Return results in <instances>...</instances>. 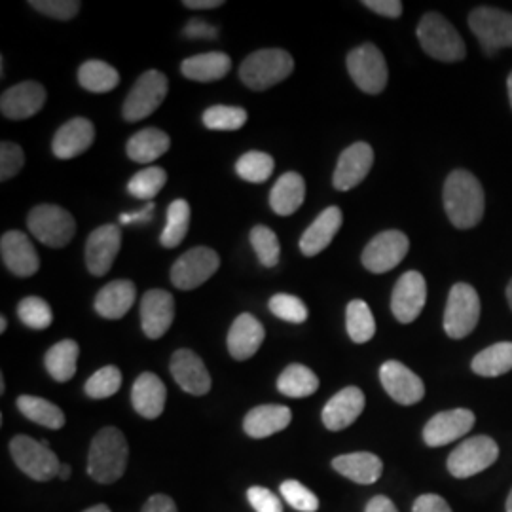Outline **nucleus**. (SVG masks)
Instances as JSON below:
<instances>
[{"label": "nucleus", "mask_w": 512, "mask_h": 512, "mask_svg": "<svg viewBox=\"0 0 512 512\" xmlns=\"http://www.w3.org/2000/svg\"><path fill=\"white\" fill-rule=\"evenodd\" d=\"M444 209L459 230L475 228L484 217V190L473 173L458 169L444 183Z\"/></svg>", "instance_id": "nucleus-1"}, {"label": "nucleus", "mask_w": 512, "mask_h": 512, "mask_svg": "<svg viewBox=\"0 0 512 512\" xmlns=\"http://www.w3.org/2000/svg\"><path fill=\"white\" fill-rule=\"evenodd\" d=\"M128 458V440L124 433L116 427H105L93 437L88 473L99 484H112L126 473Z\"/></svg>", "instance_id": "nucleus-2"}, {"label": "nucleus", "mask_w": 512, "mask_h": 512, "mask_svg": "<svg viewBox=\"0 0 512 512\" xmlns=\"http://www.w3.org/2000/svg\"><path fill=\"white\" fill-rule=\"evenodd\" d=\"M293 71V55L279 48H268L258 50L241 63L239 78L247 88L262 92L289 78Z\"/></svg>", "instance_id": "nucleus-3"}, {"label": "nucleus", "mask_w": 512, "mask_h": 512, "mask_svg": "<svg viewBox=\"0 0 512 512\" xmlns=\"http://www.w3.org/2000/svg\"><path fill=\"white\" fill-rule=\"evenodd\" d=\"M418 38L425 54L444 63L461 61L467 55L465 42L456 27L437 12H429L421 18Z\"/></svg>", "instance_id": "nucleus-4"}, {"label": "nucleus", "mask_w": 512, "mask_h": 512, "mask_svg": "<svg viewBox=\"0 0 512 512\" xmlns=\"http://www.w3.org/2000/svg\"><path fill=\"white\" fill-rule=\"evenodd\" d=\"M27 226L40 243L52 249H61L69 245L76 232L73 215L67 209L50 203L35 207L27 217Z\"/></svg>", "instance_id": "nucleus-5"}, {"label": "nucleus", "mask_w": 512, "mask_h": 512, "mask_svg": "<svg viewBox=\"0 0 512 512\" xmlns=\"http://www.w3.org/2000/svg\"><path fill=\"white\" fill-rule=\"evenodd\" d=\"M10 454L16 461L19 471L31 476L33 480L46 482L59 475L61 463L55 456L54 450H50L48 440L38 442L27 435H18L10 442Z\"/></svg>", "instance_id": "nucleus-6"}, {"label": "nucleus", "mask_w": 512, "mask_h": 512, "mask_svg": "<svg viewBox=\"0 0 512 512\" xmlns=\"http://www.w3.org/2000/svg\"><path fill=\"white\" fill-rule=\"evenodd\" d=\"M480 319V296L475 287L467 283H456L448 294L444 311V330L450 338L461 340L469 336Z\"/></svg>", "instance_id": "nucleus-7"}, {"label": "nucleus", "mask_w": 512, "mask_h": 512, "mask_svg": "<svg viewBox=\"0 0 512 512\" xmlns=\"http://www.w3.org/2000/svg\"><path fill=\"white\" fill-rule=\"evenodd\" d=\"M348 71L359 90L370 95H378L387 86V63L385 57L374 44H363L348 55Z\"/></svg>", "instance_id": "nucleus-8"}, {"label": "nucleus", "mask_w": 512, "mask_h": 512, "mask_svg": "<svg viewBox=\"0 0 512 512\" xmlns=\"http://www.w3.org/2000/svg\"><path fill=\"white\" fill-rule=\"evenodd\" d=\"M469 27L480 40L486 54L512 48V14L499 8H476L469 14Z\"/></svg>", "instance_id": "nucleus-9"}, {"label": "nucleus", "mask_w": 512, "mask_h": 512, "mask_svg": "<svg viewBox=\"0 0 512 512\" xmlns=\"http://www.w3.org/2000/svg\"><path fill=\"white\" fill-rule=\"evenodd\" d=\"M499 458V446L490 437H473L461 442L448 458V471L456 478H471L488 467H492Z\"/></svg>", "instance_id": "nucleus-10"}, {"label": "nucleus", "mask_w": 512, "mask_h": 512, "mask_svg": "<svg viewBox=\"0 0 512 512\" xmlns=\"http://www.w3.org/2000/svg\"><path fill=\"white\" fill-rule=\"evenodd\" d=\"M220 258L209 247H194L186 251L171 268V283L181 291L202 287L219 270Z\"/></svg>", "instance_id": "nucleus-11"}, {"label": "nucleus", "mask_w": 512, "mask_h": 512, "mask_svg": "<svg viewBox=\"0 0 512 512\" xmlns=\"http://www.w3.org/2000/svg\"><path fill=\"white\" fill-rule=\"evenodd\" d=\"M167 78L160 71H147L139 76L124 103V118L128 122H141L154 110L160 109L167 95Z\"/></svg>", "instance_id": "nucleus-12"}, {"label": "nucleus", "mask_w": 512, "mask_h": 512, "mask_svg": "<svg viewBox=\"0 0 512 512\" xmlns=\"http://www.w3.org/2000/svg\"><path fill=\"white\" fill-rule=\"evenodd\" d=\"M410 241L399 230H387L372 239L363 251V266L372 274H385L397 268L408 255Z\"/></svg>", "instance_id": "nucleus-13"}, {"label": "nucleus", "mask_w": 512, "mask_h": 512, "mask_svg": "<svg viewBox=\"0 0 512 512\" xmlns=\"http://www.w3.org/2000/svg\"><path fill=\"white\" fill-rule=\"evenodd\" d=\"M475 427V414L467 408L446 410L433 416L423 427V440L431 448L446 446L454 440L465 437Z\"/></svg>", "instance_id": "nucleus-14"}, {"label": "nucleus", "mask_w": 512, "mask_h": 512, "mask_svg": "<svg viewBox=\"0 0 512 512\" xmlns=\"http://www.w3.org/2000/svg\"><path fill=\"white\" fill-rule=\"evenodd\" d=\"M427 302V283L420 272H406L397 281L391 296V311L404 325L416 321Z\"/></svg>", "instance_id": "nucleus-15"}, {"label": "nucleus", "mask_w": 512, "mask_h": 512, "mask_svg": "<svg viewBox=\"0 0 512 512\" xmlns=\"http://www.w3.org/2000/svg\"><path fill=\"white\" fill-rule=\"evenodd\" d=\"M122 245V232L118 224H103L93 230L86 243V266L90 274L103 277L110 272Z\"/></svg>", "instance_id": "nucleus-16"}, {"label": "nucleus", "mask_w": 512, "mask_h": 512, "mask_svg": "<svg viewBox=\"0 0 512 512\" xmlns=\"http://www.w3.org/2000/svg\"><path fill=\"white\" fill-rule=\"evenodd\" d=\"M380 380L384 385L387 395L395 403L403 406H412L420 403L425 395V385L421 382L420 376L414 374L408 366L399 361H387L380 368Z\"/></svg>", "instance_id": "nucleus-17"}, {"label": "nucleus", "mask_w": 512, "mask_h": 512, "mask_svg": "<svg viewBox=\"0 0 512 512\" xmlns=\"http://www.w3.org/2000/svg\"><path fill=\"white\" fill-rule=\"evenodd\" d=\"M374 165V150L368 143H355L340 154L332 184L336 190L348 192L363 183Z\"/></svg>", "instance_id": "nucleus-18"}, {"label": "nucleus", "mask_w": 512, "mask_h": 512, "mask_svg": "<svg viewBox=\"0 0 512 512\" xmlns=\"http://www.w3.org/2000/svg\"><path fill=\"white\" fill-rule=\"evenodd\" d=\"M0 255H2L4 266L18 277H31L37 274L40 268V258L33 241L18 230L6 232L2 236Z\"/></svg>", "instance_id": "nucleus-19"}, {"label": "nucleus", "mask_w": 512, "mask_h": 512, "mask_svg": "<svg viewBox=\"0 0 512 512\" xmlns=\"http://www.w3.org/2000/svg\"><path fill=\"white\" fill-rule=\"evenodd\" d=\"M46 103V90L38 82H21L0 97V110L8 120H27Z\"/></svg>", "instance_id": "nucleus-20"}, {"label": "nucleus", "mask_w": 512, "mask_h": 512, "mask_svg": "<svg viewBox=\"0 0 512 512\" xmlns=\"http://www.w3.org/2000/svg\"><path fill=\"white\" fill-rule=\"evenodd\" d=\"M171 376L175 382L181 385V389L190 395H207L211 391V376L203 365L202 359L190 351V349H179L171 357Z\"/></svg>", "instance_id": "nucleus-21"}, {"label": "nucleus", "mask_w": 512, "mask_h": 512, "mask_svg": "<svg viewBox=\"0 0 512 512\" xmlns=\"http://www.w3.org/2000/svg\"><path fill=\"white\" fill-rule=\"evenodd\" d=\"M175 319V298L162 289L148 291L141 300L143 330L150 340L162 338Z\"/></svg>", "instance_id": "nucleus-22"}, {"label": "nucleus", "mask_w": 512, "mask_h": 512, "mask_svg": "<svg viewBox=\"0 0 512 512\" xmlns=\"http://www.w3.org/2000/svg\"><path fill=\"white\" fill-rule=\"evenodd\" d=\"M365 393L359 387L338 391L323 408V423L329 431H342L357 420L365 410Z\"/></svg>", "instance_id": "nucleus-23"}, {"label": "nucleus", "mask_w": 512, "mask_h": 512, "mask_svg": "<svg viewBox=\"0 0 512 512\" xmlns=\"http://www.w3.org/2000/svg\"><path fill=\"white\" fill-rule=\"evenodd\" d=\"M95 128L88 118H73L55 133L52 150L59 160H73L92 147Z\"/></svg>", "instance_id": "nucleus-24"}, {"label": "nucleus", "mask_w": 512, "mask_h": 512, "mask_svg": "<svg viewBox=\"0 0 512 512\" xmlns=\"http://www.w3.org/2000/svg\"><path fill=\"white\" fill-rule=\"evenodd\" d=\"M266 330L251 313H241L228 332V351L236 361H247L262 346Z\"/></svg>", "instance_id": "nucleus-25"}, {"label": "nucleus", "mask_w": 512, "mask_h": 512, "mask_svg": "<svg viewBox=\"0 0 512 512\" xmlns=\"http://www.w3.org/2000/svg\"><path fill=\"white\" fill-rule=\"evenodd\" d=\"M165 399H167V389L156 374L145 372L135 380L131 389V403L135 412L145 420H156L162 416Z\"/></svg>", "instance_id": "nucleus-26"}, {"label": "nucleus", "mask_w": 512, "mask_h": 512, "mask_svg": "<svg viewBox=\"0 0 512 512\" xmlns=\"http://www.w3.org/2000/svg\"><path fill=\"white\" fill-rule=\"evenodd\" d=\"M293 412L281 404H262L253 408L243 421V429L251 439H266L289 427Z\"/></svg>", "instance_id": "nucleus-27"}, {"label": "nucleus", "mask_w": 512, "mask_h": 512, "mask_svg": "<svg viewBox=\"0 0 512 512\" xmlns=\"http://www.w3.org/2000/svg\"><path fill=\"white\" fill-rule=\"evenodd\" d=\"M344 215L338 207H327L317 219L311 222L310 228L300 238V251L304 256L319 255L332 243L338 230L342 228Z\"/></svg>", "instance_id": "nucleus-28"}, {"label": "nucleus", "mask_w": 512, "mask_h": 512, "mask_svg": "<svg viewBox=\"0 0 512 512\" xmlns=\"http://www.w3.org/2000/svg\"><path fill=\"white\" fill-rule=\"evenodd\" d=\"M137 289L128 279L105 285L95 296V311L105 319H122L135 304Z\"/></svg>", "instance_id": "nucleus-29"}, {"label": "nucleus", "mask_w": 512, "mask_h": 512, "mask_svg": "<svg viewBox=\"0 0 512 512\" xmlns=\"http://www.w3.org/2000/svg\"><path fill=\"white\" fill-rule=\"evenodd\" d=\"M306 200V181L298 173H285L270 192V207L281 217L294 215Z\"/></svg>", "instance_id": "nucleus-30"}, {"label": "nucleus", "mask_w": 512, "mask_h": 512, "mask_svg": "<svg viewBox=\"0 0 512 512\" xmlns=\"http://www.w3.org/2000/svg\"><path fill=\"white\" fill-rule=\"evenodd\" d=\"M332 467L342 476L357 484H374L384 473L382 459L370 452H355L346 454L332 461Z\"/></svg>", "instance_id": "nucleus-31"}, {"label": "nucleus", "mask_w": 512, "mask_h": 512, "mask_svg": "<svg viewBox=\"0 0 512 512\" xmlns=\"http://www.w3.org/2000/svg\"><path fill=\"white\" fill-rule=\"evenodd\" d=\"M232 69L230 55L222 52H209V54L194 55L184 59L181 71L188 80L194 82H217L224 78Z\"/></svg>", "instance_id": "nucleus-32"}, {"label": "nucleus", "mask_w": 512, "mask_h": 512, "mask_svg": "<svg viewBox=\"0 0 512 512\" xmlns=\"http://www.w3.org/2000/svg\"><path fill=\"white\" fill-rule=\"evenodd\" d=\"M171 147L169 135L162 129L145 128L137 131L128 141L129 160L137 164H152L154 160L162 158Z\"/></svg>", "instance_id": "nucleus-33"}, {"label": "nucleus", "mask_w": 512, "mask_h": 512, "mask_svg": "<svg viewBox=\"0 0 512 512\" xmlns=\"http://www.w3.org/2000/svg\"><path fill=\"white\" fill-rule=\"evenodd\" d=\"M80 348L74 340H61L55 346L48 349L44 357V365L48 374L54 378L55 382H69L73 380L76 374V363H78Z\"/></svg>", "instance_id": "nucleus-34"}, {"label": "nucleus", "mask_w": 512, "mask_h": 512, "mask_svg": "<svg viewBox=\"0 0 512 512\" xmlns=\"http://www.w3.org/2000/svg\"><path fill=\"white\" fill-rule=\"evenodd\" d=\"M473 372L484 378H497L512 370V342H499L480 351L471 363Z\"/></svg>", "instance_id": "nucleus-35"}, {"label": "nucleus", "mask_w": 512, "mask_h": 512, "mask_svg": "<svg viewBox=\"0 0 512 512\" xmlns=\"http://www.w3.org/2000/svg\"><path fill=\"white\" fill-rule=\"evenodd\" d=\"M277 389L291 399H304L310 397L317 389H319V378L315 376V372L310 370L308 366L291 365L287 366L279 380H277Z\"/></svg>", "instance_id": "nucleus-36"}, {"label": "nucleus", "mask_w": 512, "mask_h": 512, "mask_svg": "<svg viewBox=\"0 0 512 512\" xmlns=\"http://www.w3.org/2000/svg\"><path fill=\"white\" fill-rule=\"evenodd\" d=\"M78 82L88 92L107 93L120 84V74L109 63L90 59L78 69Z\"/></svg>", "instance_id": "nucleus-37"}, {"label": "nucleus", "mask_w": 512, "mask_h": 512, "mask_svg": "<svg viewBox=\"0 0 512 512\" xmlns=\"http://www.w3.org/2000/svg\"><path fill=\"white\" fill-rule=\"evenodd\" d=\"M18 408L25 418L35 421V423L42 425V427L61 429L65 425L63 410L59 406H55L54 403L46 401V399L31 397V395H21L18 399Z\"/></svg>", "instance_id": "nucleus-38"}, {"label": "nucleus", "mask_w": 512, "mask_h": 512, "mask_svg": "<svg viewBox=\"0 0 512 512\" xmlns=\"http://www.w3.org/2000/svg\"><path fill=\"white\" fill-rule=\"evenodd\" d=\"M190 228V205L186 200H175L167 209V222L160 236L165 249H175L183 243Z\"/></svg>", "instance_id": "nucleus-39"}, {"label": "nucleus", "mask_w": 512, "mask_h": 512, "mask_svg": "<svg viewBox=\"0 0 512 512\" xmlns=\"http://www.w3.org/2000/svg\"><path fill=\"white\" fill-rule=\"evenodd\" d=\"M346 327L355 344H366L376 334V321L365 300H351L346 310Z\"/></svg>", "instance_id": "nucleus-40"}, {"label": "nucleus", "mask_w": 512, "mask_h": 512, "mask_svg": "<svg viewBox=\"0 0 512 512\" xmlns=\"http://www.w3.org/2000/svg\"><path fill=\"white\" fill-rule=\"evenodd\" d=\"M274 158L266 152L251 150L243 154L236 164V173L247 183H266L274 173Z\"/></svg>", "instance_id": "nucleus-41"}, {"label": "nucleus", "mask_w": 512, "mask_h": 512, "mask_svg": "<svg viewBox=\"0 0 512 512\" xmlns=\"http://www.w3.org/2000/svg\"><path fill=\"white\" fill-rule=\"evenodd\" d=\"M167 183V173L162 167H147L139 173H135V177L129 181L128 190L129 194L137 200H152L160 194V190L164 188Z\"/></svg>", "instance_id": "nucleus-42"}, {"label": "nucleus", "mask_w": 512, "mask_h": 512, "mask_svg": "<svg viewBox=\"0 0 512 512\" xmlns=\"http://www.w3.org/2000/svg\"><path fill=\"white\" fill-rule=\"evenodd\" d=\"M203 124L213 131H238L247 124V110L215 105L203 112Z\"/></svg>", "instance_id": "nucleus-43"}, {"label": "nucleus", "mask_w": 512, "mask_h": 512, "mask_svg": "<svg viewBox=\"0 0 512 512\" xmlns=\"http://www.w3.org/2000/svg\"><path fill=\"white\" fill-rule=\"evenodd\" d=\"M19 321L29 329L44 330L54 323V311L50 304L38 296H27L19 302Z\"/></svg>", "instance_id": "nucleus-44"}, {"label": "nucleus", "mask_w": 512, "mask_h": 512, "mask_svg": "<svg viewBox=\"0 0 512 512\" xmlns=\"http://www.w3.org/2000/svg\"><path fill=\"white\" fill-rule=\"evenodd\" d=\"M249 238H251V245L255 249L256 256H258V262L266 268L277 266L279 256H281V247H279V239L275 236L274 230L264 224H258L251 230Z\"/></svg>", "instance_id": "nucleus-45"}, {"label": "nucleus", "mask_w": 512, "mask_h": 512, "mask_svg": "<svg viewBox=\"0 0 512 512\" xmlns=\"http://www.w3.org/2000/svg\"><path fill=\"white\" fill-rule=\"evenodd\" d=\"M122 387V372L116 366H105L92 374L84 389L90 399H109Z\"/></svg>", "instance_id": "nucleus-46"}, {"label": "nucleus", "mask_w": 512, "mask_h": 512, "mask_svg": "<svg viewBox=\"0 0 512 512\" xmlns=\"http://www.w3.org/2000/svg\"><path fill=\"white\" fill-rule=\"evenodd\" d=\"M270 311L274 313L275 317H279L287 323H294V325H300L308 319L306 304L293 294H275V296H272Z\"/></svg>", "instance_id": "nucleus-47"}, {"label": "nucleus", "mask_w": 512, "mask_h": 512, "mask_svg": "<svg viewBox=\"0 0 512 512\" xmlns=\"http://www.w3.org/2000/svg\"><path fill=\"white\" fill-rule=\"evenodd\" d=\"M281 495L285 501L300 512H315L319 509V499L317 495L310 492L304 484L298 480H285L281 484Z\"/></svg>", "instance_id": "nucleus-48"}, {"label": "nucleus", "mask_w": 512, "mask_h": 512, "mask_svg": "<svg viewBox=\"0 0 512 512\" xmlns=\"http://www.w3.org/2000/svg\"><path fill=\"white\" fill-rule=\"evenodd\" d=\"M29 6H33L40 14L48 16V18L69 21L80 12L82 4L78 0H31Z\"/></svg>", "instance_id": "nucleus-49"}, {"label": "nucleus", "mask_w": 512, "mask_h": 512, "mask_svg": "<svg viewBox=\"0 0 512 512\" xmlns=\"http://www.w3.org/2000/svg\"><path fill=\"white\" fill-rule=\"evenodd\" d=\"M25 165V154L16 143H2L0 147V181L6 183L8 179L16 177Z\"/></svg>", "instance_id": "nucleus-50"}, {"label": "nucleus", "mask_w": 512, "mask_h": 512, "mask_svg": "<svg viewBox=\"0 0 512 512\" xmlns=\"http://www.w3.org/2000/svg\"><path fill=\"white\" fill-rule=\"evenodd\" d=\"M247 497L256 512H283L281 499L274 492H270L268 488L255 486L247 492Z\"/></svg>", "instance_id": "nucleus-51"}, {"label": "nucleus", "mask_w": 512, "mask_h": 512, "mask_svg": "<svg viewBox=\"0 0 512 512\" xmlns=\"http://www.w3.org/2000/svg\"><path fill=\"white\" fill-rule=\"evenodd\" d=\"M363 6L384 18H401V14H403V2H399V0H365Z\"/></svg>", "instance_id": "nucleus-52"}, {"label": "nucleus", "mask_w": 512, "mask_h": 512, "mask_svg": "<svg viewBox=\"0 0 512 512\" xmlns=\"http://www.w3.org/2000/svg\"><path fill=\"white\" fill-rule=\"evenodd\" d=\"M184 35L188 38H205V40H213L219 37V29L207 21L202 19H192L188 21V25L184 27Z\"/></svg>", "instance_id": "nucleus-53"}, {"label": "nucleus", "mask_w": 512, "mask_h": 512, "mask_svg": "<svg viewBox=\"0 0 512 512\" xmlns=\"http://www.w3.org/2000/svg\"><path fill=\"white\" fill-rule=\"evenodd\" d=\"M414 512H452V509L440 495L425 494L416 499Z\"/></svg>", "instance_id": "nucleus-54"}, {"label": "nucleus", "mask_w": 512, "mask_h": 512, "mask_svg": "<svg viewBox=\"0 0 512 512\" xmlns=\"http://www.w3.org/2000/svg\"><path fill=\"white\" fill-rule=\"evenodd\" d=\"M141 512H177L175 501L169 495H152Z\"/></svg>", "instance_id": "nucleus-55"}, {"label": "nucleus", "mask_w": 512, "mask_h": 512, "mask_svg": "<svg viewBox=\"0 0 512 512\" xmlns=\"http://www.w3.org/2000/svg\"><path fill=\"white\" fill-rule=\"evenodd\" d=\"M154 213V203L148 202L141 211L137 213H122L120 215V224H135V222H150Z\"/></svg>", "instance_id": "nucleus-56"}, {"label": "nucleus", "mask_w": 512, "mask_h": 512, "mask_svg": "<svg viewBox=\"0 0 512 512\" xmlns=\"http://www.w3.org/2000/svg\"><path fill=\"white\" fill-rule=\"evenodd\" d=\"M366 512H399L397 511V507H395V503L389 499V497H385V495H376V497H372L370 501H368V505H366Z\"/></svg>", "instance_id": "nucleus-57"}, {"label": "nucleus", "mask_w": 512, "mask_h": 512, "mask_svg": "<svg viewBox=\"0 0 512 512\" xmlns=\"http://www.w3.org/2000/svg\"><path fill=\"white\" fill-rule=\"evenodd\" d=\"M183 4L192 10H213L222 6L224 2L222 0H184Z\"/></svg>", "instance_id": "nucleus-58"}, {"label": "nucleus", "mask_w": 512, "mask_h": 512, "mask_svg": "<svg viewBox=\"0 0 512 512\" xmlns=\"http://www.w3.org/2000/svg\"><path fill=\"white\" fill-rule=\"evenodd\" d=\"M59 478H61V480H67V478H69V476H71V467H69V465H61V469H59Z\"/></svg>", "instance_id": "nucleus-59"}, {"label": "nucleus", "mask_w": 512, "mask_h": 512, "mask_svg": "<svg viewBox=\"0 0 512 512\" xmlns=\"http://www.w3.org/2000/svg\"><path fill=\"white\" fill-rule=\"evenodd\" d=\"M84 512H110V509L107 505H95V507H90L88 511Z\"/></svg>", "instance_id": "nucleus-60"}, {"label": "nucleus", "mask_w": 512, "mask_h": 512, "mask_svg": "<svg viewBox=\"0 0 512 512\" xmlns=\"http://www.w3.org/2000/svg\"><path fill=\"white\" fill-rule=\"evenodd\" d=\"M6 329H8V321H6V317L2 315V317H0V332H6Z\"/></svg>", "instance_id": "nucleus-61"}, {"label": "nucleus", "mask_w": 512, "mask_h": 512, "mask_svg": "<svg viewBox=\"0 0 512 512\" xmlns=\"http://www.w3.org/2000/svg\"><path fill=\"white\" fill-rule=\"evenodd\" d=\"M507 302H509L512 310V281L509 283V287H507Z\"/></svg>", "instance_id": "nucleus-62"}, {"label": "nucleus", "mask_w": 512, "mask_h": 512, "mask_svg": "<svg viewBox=\"0 0 512 512\" xmlns=\"http://www.w3.org/2000/svg\"><path fill=\"white\" fill-rule=\"evenodd\" d=\"M507 90H509V99H511L512 107V73L509 74V80H507Z\"/></svg>", "instance_id": "nucleus-63"}, {"label": "nucleus", "mask_w": 512, "mask_h": 512, "mask_svg": "<svg viewBox=\"0 0 512 512\" xmlns=\"http://www.w3.org/2000/svg\"><path fill=\"white\" fill-rule=\"evenodd\" d=\"M507 512H512V490L509 499H507Z\"/></svg>", "instance_id": "nucleus-64"}]
</instances>
